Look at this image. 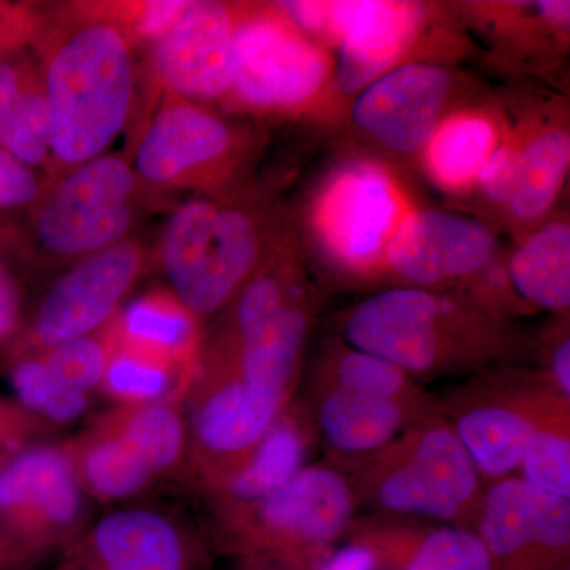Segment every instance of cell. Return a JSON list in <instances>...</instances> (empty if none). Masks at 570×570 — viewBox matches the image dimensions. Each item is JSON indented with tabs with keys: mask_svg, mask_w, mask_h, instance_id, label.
I'll list each match as a JSON object with an SVG mask.
<instances>
[{
	"mask_svg": "<svg viewBox=\"0 0 570 570\" xmlns=\"http://www.w3.org/2000/svg\"><path fill=\"white\" fill-rule=\"evenodd\" d=\"M33 41L50 116L51 167L66 171L107 154L129 122L135 41L118 6L69 7Z\"/></svg>",
	"mask_w": 570,
	"mask_h": 570,
	"instance_id": "1",
	"label": "cell"
},
{
	"mask_svg": "<svg viewBox=\"0 0 570 570\" xmlns=\"http://www.w3.org/2000/svg\"><path fill=\"white\" fill-rule=\"evenodd\" d=\"M344 336L352 348L407 376L475 367L501 352L489 318L419 287L390 288L360 303L344 322Z\"/></svg>",
	"mask_w": 570,
	"mask_h": 570,
	"instance_id": "2",
	"label": "cell"
},
{
	"mask_svg": "<svg viewBox=\"0 0 570 570\" xmlns=\"http://www.w3.org/2000/svg\"><path fill=\"white\" fill-rule=\"evenodd\" d=\"M355 494L385 512L468 528L478 523L485 491L455 430L436 414L370 456Z\"/></svg>",
	"mask_w": 570,
	"mask_h": 570,
	"instance_id": "3",
	"label": "cell"
},
{
	"mask_svg": "<svg viewBox=\"0 0 570 570\" xmlns=\"http://www.w3.org/2000/svg\"><path fill=\"white\" fill-rule=\"evenodd\" d=\"M264 239L245 209L197 197L165 223L159 257L171 294L195 317L212 316L261 268Z\"/></svg>",
	"mask_w": 570,
	"mask_h": 570,
	"instance_id": "4",
	"label": "cell"
},
{
	"mask_svg": "<svg viewBox=\"0 0 570 570\" xmlns=\"http://www.w3.org/2000/svg\"><path fill=\"white\" fill-rule=\"evenodd\" d=\"M235 298L230 337L198 370L228 374L257 392L291 400L309 330V305L298 276L272 262Z\"/></svg>",
	"mask_w": 570,
	"mask_h": 570,
	"instance_id": "5",
	"label": "cell"
},
{
	"mask_svg": "<svg viewBox=\"0 0 570 570\" xmlns=\"http://www.w3.org/2000/svg\"><path fill=\"white\" fill-rule=\"evenodd\" d=\"M355 508L346 475L333 468H303L269 497L224 512V542L238 557L268 554L307 569L347 534Z\"/></svg>",
	"mask_w": 570,
	"mask_h": 570,
	"instance_id": "6",
	"label": "cell"
},
{
	"mask_svg": "<svg viewBox=\"0 0 570 570\" xmlns=\"http://www.w3.org/2000/svg\"><path fill=\"white\" fill-rule=\"evenodd\" d=\"M436 414L411 376L366 352L346 348L322 374L317 425L341 455L370 459Z\"/></svg>",
	"mask_w": 570,
	"mask_h": 570,
	"instance_id": "7",
	"label": "cell"
},
{
	"mask_svg": "<svg viewBox=\"0 0 570 570\" xmlns=\"http://www.w3.org/2000/svg\"><path fill=\"white\" fill-rule=\"evenodd\" d=\"M137 176L118 154H104L45 184L29 209L40 249L51 257L80 261L129 238L137 206Z\"/></svg>",
	"mask_w": 570,
	"mask_h": 570,
	"instance_id": "8",
	"label": "cell"
},
{
	"mask_svg": "<svg viewBox=\"0 0 570 570\" xmlns=\"http://www.w3.org/2000/svg\"><path fill=\"white\" fill-rule=\"evenodd\" d=\"M330 62L277 11L236 13L232 96L247 108L287 111L321 92Z\"/></svg>",
	"mask_w": 570,
	"mask_h": 570,
	"instance_id": "9",
	"label": "cell"
},
{
	"mask_svg": "<svg viewBox=\"0 0 570 570\" xmlns=\"http://www.w3.org/2000/svg\"><path fill=\"white\" fill-rule=\"evenodd\" d=\"M450 412V425L480 474L499 480L519 471L543 428L569 419V401L551 385L504 382L466 387Z\"/></svg>",
	"mask_w": 570,
	"mask_h": 570,
	"instance_id": "10",
	"label": "cell"
},
{
	"mask_svg": "<svg viewBox=\"0 0 570 570\" xmlns=\"http://www.w3.org/2000/svg\"><path fill=\"white\" fill-rule=\"evenodd\" d=\"M82 515L85 489L66 448L36 445L0 468L3 532L36 557L77 538Z\"/></svg>",
	"mask_w": 570,
	"mask_h": 570,
	"instance_id": "11",
	"label": "cell"
},
{
	"mask_svg": "<svg viewBox=\"0 0 570 570\" xmlns=\"http://www.w3.org/2000/svg\"><path fill=\"white\" fill-rule=\"evenodd\" d=\"M146 262L145 249L130 238L75 262L37 306L29 325V351L22 355L43 354L110 324Z\"/></svg>",
	"mask_w": 570,
	"mask_h": 570,
	"instance_id": "12",
	"label": "cell"
},
{
	"mask_svg": "<svg viewBox=\"0 0 570 570\" xmlns=\"http://www.w3.org/2000/svg\"><path fill=\"white\" fill-rule=\"evenodd\" d=\"M238 151L234 127L206 105L165 96L142 132L132 168L157 190H209Z\"/></svg>",
	"mask_w": 570,
	"mask_h": 570,
	"instance_id": "13",
	"label": "cell"
},
{
	"mask_svg": "<svg viewBox=\"0 0 570 570\" xmlns=\"http://www.w3.org/2000/svg\"><path fill=\"white\" fill-rule=\"evenodd\" d=\"M475 532L494 570L569 569V499L527 480L499 479L485 491Z\"/></svg>",
	"mask_w": 570,
	"mask_h": 570,
	"instance_id": "14",
	"label": "cell"
},
{
	"mask_svg": "<svg viewBox=\"0 0 570 570\" xmlns=\"http://www.w3.org/2000/svg\"><path fill=\"white\" fill-rule=\"evenodd\" d=\"M400 189L377 165L337 170L314 206L313 220L326 253L340 264L366 269L384 257L404 213Z\"/></svg>",
	"mask_w": 570,
	"mask_h": 570,
	"instance_id": "15",
	"label": "cell"
},
{
	"mask_svg": "<svg viewBox=\"0 0 570 570\" xmlns=\"http://www.w3.org/2000/svg\"><path fill=\"white\" fill-rule=\"evenodd\" d=\"M189 390L187 442L208 483L238 468L288 403L214 371H195Z\"/></svg>",
	"mask_w": 570,
	"mask_h": 570,
	"instance_id": "16",
	"label": "cell"
},
{
	"mask_svg": "<svg viewBox=\"0 0 570 570\" xmlns=\"http://www.w3.org/2000/svg\"><path fill=\"white\" fill-rule=\"evenodd\" d=\"M235 9L195 0L170 31L153 45V66L165 96L212 104L230 96Z\"/></svg>",
	"mask_w": 570,
	"mask_h": 570,
	"instance_id": "17",
	"label": "cell"
},
{
	"mask_svg": "<svg viewBox=\"0 0 570 570\" xmlns=\"http://www.w3.org/2000/svg\"><path fill=\"white\" fill-rule=\"evenodd\" d=\"M206 554L159 510H115L85 532L59 570H204Z\"/></svg>",
	"mask_w": 570,
	"mask_h": 570,
	"instance_id": "18",
	"label": "cell"
},
{
	"mask_svg": "<svg viewBox=\"0 0 570 570\" xmlns=\"http://www.w3.org/2000/svg\"><path fill=\"white\" fill-rule=\"evenodd\" d=\"M497 239L485 225L459 214L407 213L385 249V262L411 287L428 288L479 275L493 261Z\"/></svg>",
	"mask_w": 570,
	"mask_h": 570,
	"instance_id": "19",
	"label": "cell"
},
{
	"mask_svg": "<svg viewBox=\"0 0 570 570\" xmlns=\"http://www.w3.org/2000/svg\"><path fill=\"white\" fill-rule=\"evenodd\" d=\"M450 86V75L441 67H395L363 88L352 110L354 122L389 151H423L441 122Z\"/></svg>",
	"mask_w": 570,
	"mask_h": 570,
	"instance_id": "20",
	"label": "cell"
},
{
	"mask_svg": "<svg viewBox=\"0 0 570 570\" xmlns=\"http://www.w3.org/2000/svg\"><path fill=\"white\" fill-rule=\"evenodd\" d=\"M425 9L411 2H352L337 41V85L343 91L366 88L395 66L417 39Z\"/></svg>",
	"mask_w": 570,
	"mask_h": 570,
	"instance_id": "21",
	"label": "cell"
},
{
	"mask_svg": "<svg viewBox=\"0 0 570 570\" xmlns=\"http://www.w3.org/2000/svg\"><path fill=\"white\" fill-rule=\"evenodd\" d=\"M0 148L32 170L51 167L50 116L40 67L24 47L0 51Z\"/></svg>",
	"mask_w": 570,
	"mask_h": 570,
	"instance_id": "22",
	"label": "cell"
},
{
	"mask_svg": "<svg viewBox=\"0 0 570 570\" xmlns=\"http://www.w3.org/2000/svg\"><path fill=\"white\" fill-rule=\"evenodd\" d=\"M309 444L302 417L284 411L238 468L209 483L223 512L246 508L283 489L305 468Z\"/></svg>",
	"mask_w": 570,
	"mask_h": 570,
	"instance_id": "23",
	"label": "cell"
},
{
	"mask_svg": "<svg viewBox=\"0 0 570 570\" xmlns=\"http://www.w3.org/2000/svg\"><path fill=\"white\" fill-rule=\"evenodd\" d=\"M356 535L385 570H494L489 550L469 528L373 527Z\"/></svg>",
	"mask_w": 570,
	"mask_h": 570,
	"instance_id": "24",
	"label": "cell"
},
{
	"mask_svg": "<svg viewBox=\"0 0 570 570\" xmlns=\"http://www.w3.org/2000/svg\"><path fill=\"white\" fill-rule=\"evenodd\" d=\"M66 449L82 489L102 501L134 497L157 478L110 415Z\"/></svg>",
	"mask_w": 570,
	"mask_h": 570,
	"instance_id": "25",
	"label": "cell"
},
{
	"mask_svg": "<svg viewBox=\"0 0 570 570\" xmlns=\"http://www.w3.org/2000/svg\"><path fill=\"white\" fill-rule=\"evenodd\" d=\"M112 333L159 352L186 370H197V317L174 294L141 296L110 322Z\"/></svg>",
	"mask_w": 570,
	"mask_h": 570,
	"instance_id": "26",
	"label": "cell"
},
{
	"mask_svg": "<svg viewBox=\"0 0 570 570\" xmlns=\"http://www.w3.org/2000/svg\"><path fill=\"white\" fill-rule=\"evenodd\" d=\"M499 145L497 124L482 112L464 111L439 122L423 156L428 175L449 190L468 189Z\"/></svg>",
	"mask_w": 570,
	"mask_h": 570,
	"instance_id": "27",
	"label": "cell"
},
{
	"mask_svg": "<svg viewBox=\"0 0 570 570\" xmlns=\"http://www.w3.org/2000/svg\"><path fill=\"white\" fill-rule=\"evenodd\" d=\"M510 281L521 298L549 311L570 305V228L554 223L539 228L513 253Z\"/></svg>",
	"mask_w": 570,
	"mask_h": 570,
	"instance_id": "28",
	"label": "cell"
},
{
	"mask_svg": "<svg viewBox=\"0 0 570 570\" xmlns=\"http://www.w3.org/2000/svg\"><path fill=\"white\" fill-rule=\"evenodd\" d=\"M107 328L111 354L102 387L122 406L171 401L183 390H189L193 371L159 352L121 340L112 333L110 324Z\"/></svg>",
	"mask_w": 570,
	"mask_h": 570,
	"instance_id": "29",
	"label": "cell"
},
{
	"mask_svg": "<svg viewBox=\"0 0 570 570\" xmlns=\"http://www.w3.org/2000/svg\"><path fill=\"white\" fill-rule=\"evenodd\" d=\"M570 138L562 129L543 130L520 149L515 183L508 200V208L519 220L539 219L543 216L568 175Z\"/></svg>",
	"mask_w": 570,
	"mask_h": 570,
	"instance_id": "30",
	"label": "cell"
},
{
	"mask_svg": "<svg viewBox=\"0 0 570 570\" xmlns=\"http://www.w3.org/2000/svg\"><path fill=\"white\" fill-rule=\"evenodd\" d=\"M110 419L156 475L178 466L187 449V430L171 401L122 406Z\"/></svg>",
	"mask_w": 570,
	"mask_h": 570,
	"instance_id": "31",
	"label": "cell"
},
{
	"mask_svg": "<svg viewBox=\"0 0 570 570\" xmlns=\"http://www.w3.org/2000/svg\"><path fill=\"white\" fill-rule=\"evenodd\" d=\"M11 385L24 411L55 425L75 422L88 411L89 395L55 376L40 356L22 355L11 370Z\"/></svg>",
	"mask_w": 570,
	"mask_h": 570,
	"instance_id": "32",
	"label": "cell"
},
{
	"mask_svg": "<svg viewBox=\"0 0 570 570\" xmlns=\"http://www.w3.org/2000/svg\"><path fill=\"white\" fill-rule=\"evenodd\" d=\"M107 325L92 335L69 341L37 356H40L41 362L56 377L71 389L88 393L102 387L111 354Z\"/></svg>",
	"mask_w": 570,
	"mask_h": 570,
	"instance_id": "33",
	"label": "cell"
},
{
	"mask_svg": "<svg viewBox=\"0 0 570 570\" xmlns=\"http://www.w3.org/2000/svg\"><path fill=\"white\" fill-rule=\"evenodd\" d=\"M519 471L531 485L557 497L570 498L569 419L543 428L532 439Z\"/></svg>",
	"mask_w": 570,
	"mask_h": 570,
	"instance_id": "34",
	"label": "cell"
},
{
	"mask_svg": "<svg viewBox=\"0 0 570 570\" xmlns=\"http://www.w3.org/2000/svg\"><path fill=\"white\" fill-rule=\"evenodd\" d=\"M45 189L36 170L0 148V219L31 209Z\"/></svg>",
	"mask_w": 570,
	"mask_h": 570,
	"instance_id": "35",
	"label": "cell"
},
{
	"mask_svg": "<svg viewBox=\"0 0 570 570\" xmlns=\"http://www.w3.org/2000/svg\"><path fill=\"white\" fill-rule=\"evenodd\" d=\"M187 3L189 2H179V0L130 3L127 7L118 3V10L137 45H154L181 18Z\"/></svg>",
	"mask_w": 570,
	"mask_h": 570,
	"instance_id": "36",
	"label": "cell"
},
{
	"mask_svg": "<svg viewBox=\"0 0 570 570\" xmlns=\"http://www.w3.org/2000/svg\"><path fill=\"white\" fill-rule=\"evenodd\" d=\"M520 148L512 145H499L479 174L478 184L483 194L497 204H508L517 167H519Z\"/></svg>",
	"mask_w": 570,
	"mask_h": 570,
	"instance_id": "37",
	"label": "cell"
},
{
	"mask_svg": "<svg viewBox=\"0 0 570 570\" xmlns=\"http://www.w3.org/2000/svg\"><path fill=\"white\" fill-rule=\"evenodd\" d=\"M21 288L9 268L0 262V344L14 332L21 321Z\"/></svg>",
	"mask_w": 570,
	"mask_h": 570,
	"instance_id": "38",
	"label": "cell"
},
{
	"mask_svg": "<svg viewBox=\"0 0 570 570\" xmlns=\"http://www.w3.org/2000/svg\"><path fill=\"white\" fill-rule=\"evenodd\" d=\"M33 17L29 10L0 3V51L31 41Z\"/></svg>",
	"mask_w": 570,
	"mask_h": 570,
	"instance_id": "39",
	"label": "cell"
},
{
	"mask_svg": "<svg viewBox=\"0 0 570 570\" xmlns=\"http://www.w3.org/2000/svg\"><path fill=\"white\" fill-rule=\"evenodd\" d=\"M37 425L39 423L24 409L0 401V444L28 436Z\"/></svg>",
	"mask_w": 570,
	"mask_h": 570,
	"instance_id": "40",
	"label": "cell"
},
{
	"mask_svg": "<svg viewBox=\"0 0 570 570\" xmlns=\"http://www.w3.org/2000/svg\"><path fill=\"white\" fill-rule=\"evenodd\" d=\"M550 376L553 387L564 400L570 397V340L566 337L550 356Z\"/></svg>",
	"mask_w": 570,
	"mask_h": 570,
	"instance_id": "41",
	"label": "cell"
},
{
	"mask_svg": "<svg viewBox=\"0 0 570 570\" xmlns=\"http://www.w3.org/2000/svg\"><path fill=\"white\" fill-rule=\"evenodd\" d=\"M36 554L26 550L7 534H0V570H14L32 560Z\"/></svg>",
	"mask_w": 570,
	"mask_h": 570,
	"instance_id": "42",
	"label": "cell"
},
{
	"mask_svg": "<svg viewBox=\"0 0 570 570\" xmlns=\"http://www.w3.org/2000/svg\"><path fill=\"white\" fill-rule=\"evenodd\" d=\"M239 558H242V562H239L238 570H306L295 562L268 557V554H249V557Z\"/></svg>",
	"mask_w": 570,
	"mask_h": 570,
	"instance_id": "43",
	"label": "cell"
},
{
	"mask_svg": "<svg viewBox=\"0 0 570 570\" xmlns=\"http://www.w3.org/2000/svg\"><path fill=\"white\" fill-rule=\"evenodd\" d=\"M540 14L543 20L550 21L554 26L569 24L570 3L569 2H539Z\"/></svg>",
	"mask_w": 570,
	"mask_h": 570,
	"instance_id": "44",
	"label": "cell"
},
{
	"mask_svg": "<svg viewBox=\"0 0 570 570\" xmlns=\"http://www.w3.org/2000/svg\"><path fill=\"white\" fill-rule=\"evenodd\" d=\"M566 570H569V569H566Z\"/></svg>",
	"mask_w": 570,
	"mask_h": 570,
	"instance_id": "45",
	"label": "cell"
}]
</instances>
